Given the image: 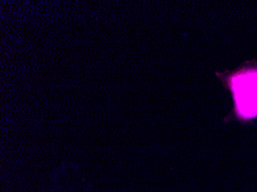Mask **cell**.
Returning a JSON list of instances; mask_svg holds the SVG:
<instances>
[{"label": "cell", "instance_id": "6da1fadb", "mask_svg": "<svg viewBox=\"0 0 257 192\" xmlns=\"http://www.w3.org/2000/svg\"><path fill=\"white\" fill-rule=\"evenodd\" d=\"M236 109L241 118L257 116V70L242 71L230 79Z\"/></svg>", "mask_w": 257, "mask_h": 192}]
</instances>
